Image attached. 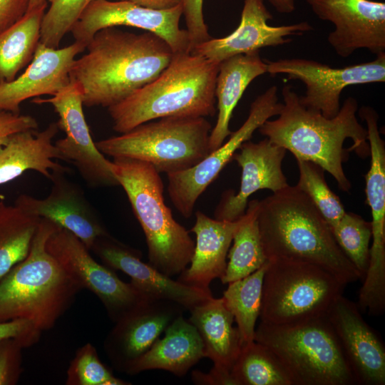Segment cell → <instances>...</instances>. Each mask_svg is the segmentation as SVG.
Wrapping results in <instances>:
<instances>
[{
  "label": "cell",
  "instance_id": "277c9868",
  "mask_svg": "<svg viewBox=\"0 0 385 385\" xmlns=\"http://www.w3.org/2000/svg\"><path fill=\"white\" fill-rule=\"evenodd\" d=\"M219 64L191 52L174 54L157 78L108 108L113 130L124 133L168 116L214 115Z\"/></svg>",
  "mask_w": 385,
  "mask_h": 385
},
{
  "label": "cell",
  "instance_id": "5bb4252c",
  "mask_svg": "<svg viewBox=\"0 0 385 385\" xmlns=\"http://www.w3.org/2000/svg\"><path fill=\"white\" fill-rule=\"evenodd\" d=\"M182 15V4L171 9L156 10L128 1L94 0L82 13L71 32L75 41L86 46L101 29L117 26L135 27L161 38L175 54L190 52L188 31L179 26Z\"/></svg>",
  "mask_w": 385,
  "mask_h": 385
},
{
  "label": "cell",
  "instance_id": "ac0fdd59",
  "mask_svg": "<svg viewBox=\"0 0 385 385\" xmlns=\"http://www.w3.org/2000/svg\"><path fill=\"white\" fill-rule=\"evenodd\" d=\"M184 310L170 301L148 299L116 321L103 343L115 369L125 373Z\"/></svg>",
  "mask_w": 385,
  "mask_h": 385
},
{
  "label": "cell",
  "instance_id": "4fadbf2b",
  "mask_svg": "<svg viewBox=\"0 0 385 385\" xmlns=\"http://www.w3.org/2000/svg\"><path fill=\"white\" fill-rule=\"evenodd\" d=\"M36 104L51 105L58 115L57 124L66 136L55 145L63 160L73 164L86 185L92 188L120 186L112 163L106 158L93 140L83 111V91L71 81L48 98H34Z\"/></svg>",
  "mask_w": 385,
  "mask_h": 385
},
{
  "label": "cell",
  "instance_id": "ee69618b",
  "mask_svg": "<svg viewBox=\"0 0 385 385\" xmlns=\"http://www.w3.org/2000/svg\"><path fill=\"white\" fill-rule=\"evenodd\" d=\"M270 4L281 14H290L295 9V0H268Z\"/></svg>",
  "mask_w": 385,
  "mask_h": 385
},
{
  "label": "cell",
  "instance_id": "1f68e13d",
  "mask_svg": "<svg viewBox=\"0 0 385 385\" xmlns=\"http://www.w3.org/2000/svg\"><path fill=\"white\" fill-rule=\"evenodd\" d=\"M231 374L235 385H294L291 374L277 355L255 341L242 346Z\"/></svg>",
  "mask_w": 385,
  "mask_h": 385
},
{
  "label": "cell",
  "instance_id": "484cf974",
  "mask_svg": "<svg viewBox=\"0 0 385 385\" xmlns=\"http://www.w3.org/2000/svg\"><path fill=\"white\" fill-rule=\"evenodd\" d=\"M265 73L267 63L259 51L236 55L220 63L215 84L218 114L210 135V152L230 136L229 125L235 108L251 82Z\"/></svg>",
  "mask_w": 385,
  "mask_h": 385
},
{
  "label": "cell",
  "instance_id": "8fae6325",
  "mask_svg": "<svg viewBox=\"0 0 385 385\" xmlns=\"http://www.w3.org/2000/svg\"><path fill=\"white\" fill-rule=\"evenodd\" d=\"M47 251L82 289L93 293L115 322L143 301L151 299L130 282L122 281L112 269L96 262L73 233L58 225L46 242Z\"/></svg>",
  "mask_w": 385,
  "mask_h": 385
},
{
  "label": "cell",
  "instance_id": "7402d4cb",
  "mask_svg": "<svg viewBox=\"0 0 385 385\" xmlns=\"http://www.w3.org/2000/svg\"><path fill=\"white\" fill-rule=\"evenodd\" d=\"M86 48L77 41L61 48L39 42L26 69L11 81L0 84V111L20 114V106L24 101L54 95L69 83L76 56Z\"/></svg>",
  "mask_w": 385,
  "mask_h": 385
},
{
  "label": "cell",
  "instance_id": "7a4b0ae2",
  "mask_svg": "<svg viewBox=\"0 0 385 385\" xmlns=\"http://www.w3.org/2000/svg\"><path fill=\"white\" fill-rule=\"evenodd\" d=\"M283 106L274 120H266L260 133L273 143L290 151L296 159L313 162L328 172L340 190L349 192L351 185L343 163L350 150L361 157L369 155L366 128L358 121V102L347 98L332 118L304 106L292 86L282 89Z\"/></svg>",
  "mask_w": 385,
  "mask_h": 385
},
{
  "label": "cell",
  "instance_id": "4316f807",
  "mask_svg": "<svg viewBox=\"0 0 385 385\" xmlns=\"http://www.w3.org/2000/svg\"><path fill=\"white\" fill-rule=\"evenodd\" d=\"M188 321L199 333L205 354L214 364L213 367L231 372L242 343L234 317L225 304L222 297L214 298L190 310Z\"/></svg>",
  "mask_w": 385,
  "mask_h": 385
},
{
  "label": "cell",
  "instance_id": "7c38bea8",
  "mask_svg": "<svg viewBox=\"0 0 385 385\" xmlns=\"http://www.w3.org/2000/svg\"><path fill=\"white\" fill-rule=\"evenodd\" d=\"M277 88L272 86L252 103L243 124L219 148L210 152L194 167L168 175V192L174 207L184 217H191L195 203L207 188L232 160L241 145L266 120L278 115L282 108Z\"/></svg>",
  "mask_w": 385,
  "mask_h": 385
},
{
  "label": "cell",
  "instance_id": "52a82bcc",
  "mask_svg": "<svg viewBox=\"0 0 385 385\" xmlns=\"http://www.w3.org/2000/svg\"><path fill=\"white\" fill-rule=\"evenodd\" d=\"M255 341L271 349L294 385H351L356 379L326 315L292 326L260 322Z\"/></svg>",
  "mask_w": 385,
  "mask_h": 385
},
{
  "label": "cell",
  "instance_id": "f6af8a7d",
  "mask_svg": "<svg viewBox=\"0 0 385 385\" xmlns=\"http://www.w3.org/2000/svg\"><path fill=\"white\" fill-rule=\"evenodd\" d=\"M44 4H47V0H30L28 11Z\"/></svg>",
  "mask_w": 385,
  "mask_h": 385
},
{
  "label": "cell",
  "instance_id": "60d3db41",
  "mask_svg": "<svg viewBox=\"0 0 385 385\" xmlns=\"http://www.w3.org/2000/svg\"><path fill=\"white\" fill-rule=\"evenodd\" d=\"M30 0H0V33L19 21L28 11Z\"/></svg>",
  "mask_w": 385,
  "mask_h": 385
},
{
  "label": "cell",
  "instance_id": "f546056e",
  "mask_svg": "<svg viewBox=\"0 0 385 385\" xmlns=\"http://www.w3.org/2000/svg\"><path fill=\"white\" fill-rule=\"evenodd\" d=\"M41 219L0 200V280L28 255Z\"/></svg>",
  "mask_w": 385,
  "mask_h": 385
},
{
  "label": "cell",
  "instance_id": "9a60e30c",
  "mask_svg": "<svg viewBox=\"0 0 385 385\" xmlns=\"http://www.w3.org/2000/svg\"><path fill=\"white\" fill-rule=\"evenodd\" d=\"M321 20L332 23L327 36L335 53L346 58L366 48L385 52V3L372 0H306Z\"/></svg>",
  "mask_w": 385,
  "mask_h": 385
},
{
  "label": "cell",
  "instance_id": "b9f144b4",
  "mask_svg": "<svg viewBox=\"0 0 385 385\" xmlns=\"http://www.w3.org/2000/svg\"><path fill=\"white\" fill-rule=\"evenodd\" d=\"M192 380L197 384L235 385L231 372L220 371L214 367L207 374L193 371Z\"/></svg>",
  "mask_w": 385,
  "mask_h": 385
},
{
  "label": "cell",
  "instance_id": "d6a6232c",
  "mask_svg": "<svg viewBox=\"0 0 385 385\" xmlns=\"http://www.w3.org/2000/svg\"><path fill=\"white\" fill-rule=\"evenodd\" d=\"M330 228L342 251L364 278L369 261L371 222L357 214L346 212Z\"/></svg>",
  "mask_w": 385,
  "mask_h": 385
},
{
  "label": "cell",
  "instance_id": "8d00e7d4",
  "mask_svg": "<svg viewBox=\"0 0 385 385\" xmlns=\"http://www.w3.org/2000/svg\"><path fill=\"white\" fill-rule=\"evenodd\" d=\"M27 348L14 338L0 339V385L16 384L23 371L22 351Z\"/></svg>",
  "mask_w": 385,
  "mask_h": 385
},
{
  "label": "cell",
  "instance_id": "ffe728a7",
  "mask_svg": "<svg viewBox=\"0 0 385 385\" xmlns=\"http://www.w3.org/2000/svg\"><path fill=\"white\" fill-rule=\"evenodd\" d=\"M326 317L334 329L357 384H385V348L363 319L358 305L338 297Z\"/></svg>",
  "mask_w": 385,
  "mask_h": 385
},
{
  "label": "cell",
  "instance_id": "cb8c5ba5",
  "mask_svg": "<svg viewBox=\"0 0 385 385\" xmlns=\"http://www.w3.org/2000/svg\"><path fill=\"white\" fill-rule=\"evenodd\" d=\"M204 346L196 328L183 315L175 319L153 345L132 363L125 373L135 375L160 369L183 377L201 359Z\"/></svg>",
  "mask_w": 385,
  "mask_h": 385
},
{
  "label": "cell",
  "instance_id": "3957f363",
  "mask_svg": "<svg viewBox=\"0 0 385 385\" xmlns=\"http://www.w3.org/2000/svg\"><path fill=\"white\" fill-rule=\"evenodd\" d=\"M257 219L268 260L285 258L313 264L346 285L362 279L317 207L296 186L289 185L259 200Z\"/></svg>",
  "mask_w": 385,
  "mask_h": 385
},
{
  "label": "cell",
  "instance_id": "44dd1931",
  "mask_svg": "<svg viewBox=\"0 0 385 385\" xmlns=\"http://www.w3.org/2000/svg\"><path fill=\"white\" fill-rule=\"evenodd\" d=\"M272 19V15L263 0H245L240 23L235 31L225 37L210 38L194 47L190 52L220 63L236 55L287 43L292 41L288 36L302 35L313 29L307 21L270 26L267 21Z\"/></svg>",
  "mask_w": 385,
  "mask_h": 385
},
{
  "label": "cell",
  "instance_id": "7bdbcfd3",
  "mask_svg": "<svg viewBox=\"0 0 385 385\" xmlns=\"http://www.w3.org/2000/svg\"><path fill=\"white\" fill-rule=\"evenodd\" d=\"M128 1L139 6L156 9L163 10L171 9L182 4V0H120Z\"/></svg>",
  "mask_w": 385,
  "mask_h": 385
},
{
  "label": "cell",
  "instance_id": "ab89813d",
  "mask_svg": "<svg viewBox=\"0 0 385 385\" xmlns=\"http://www.w3.org/2000/svg\"><path fill=\"white\" fill-rule=\"evenodd\" d=\"M41 334V332L27 320L0 322V339L14 338L22 342L27 348L36 344Z\"/></svg>",
  "mask_w": 385,
  "mask_h": 385
},
{
  "label": "cell",
  "instance_id": "f1b7e54d",
  "mask_svg": "<svg viewBox=\"0 0 385 385\" xmlns=\"http://www.w3.org/2000/svg\"><path fill=\"white\" fill-rule=\"evenodd\" d=\"M258 200L248 202L240 225L236 230L229 249L226 269L220 279L222 284L242 279L253 273L268 259L265 255L257 219Z\"/></svg>",
  "mask_w": 385,
  "mask_h": 385
},
{
  "label": "cell",
  "instance_id": "74e56055",
  "mask_svg": "<svg viewBox=\"0 0 385 385\" xmlns=\"http://www.w3.org/2000/svg\"><path fill=\"white\" fill-rule=\"evenodd\" d=\"M202 2L203 0H182L183 14L190 39V52L211 38L204 21Z\"/></svg>",
  "mask_w": 385,
  "mask_h": 385
},
{
  "label": "cell",
  "instance_id": "6da1fadb",
  "mask_svg": "<svg viewBox=\"0 0 385 385\" xmlns=\"http://www.w3.org/2000/svg\"><path fill=\"white\" fill-rule=\"evenodd\" d=\"M88 52L73 61L71 81L83 91V105L108 108L157 78L174 53L157 35L108 27L88 42Z\"/></svg>",
  "mask_w": 385,
  "mask_h": 385
},
{
  "label": "cell",
  "instance_id": "d6986e66",
  "mask_svg": "<svg viewBox=\"0 0 385 385\" xmlns=\"http://www.w3.org/2000/svg\"><path fill=\"white\" fill-rule=\"evenodd\" d=\"M286 150L271 142L267 138L254 143H243L232 158L242 169L238 192H225L215 210V218L236 221L245 213L248 198L257 190L267 189L273 193L289 185L282 164Z\"/></svg>",
  "mask_w": 385,
  "mask_h": 385
},
{
  "label": "cell",
  "instance_id": "9c48e42d",
  "mask_svg": "<svg viewBox=\"0 0 385 385\" xmlns=\"http://www.w3.org/2000/svg\"><path fill=\"white\" fill-rule=\"evenodd\" d=\"M346 284L327 270L285 258L268 260L260 314L261 322L292 326L326 315Z\"/></svg>",
  "mask_w": 385,
  "mask_h": 385
},
{
  "label": "cell",
  "instance_id": "83f0119b",
  "mask_svg": "<svg viewBox=\"0 0 385 385\" xmlns=\"http://www.w3.org/2000/svg\"><path fill=\"white\" fill-rule=\"evenodd\" d=\"M47 5L27 11L19 21L0 33V84L14 80L33 59L40 42Z\"/></svg>",
  "mask_w": 385,
  "mask_h": 385
},
{
  "label": "cell",
  "instance_id": "2e32d148",
  "mask_svg": "<svg viewBox=\"0 0 385 385\" xmlns=\"http://www.w3.org/2000/svg\"><path fill=\"white\" fill-rule=\"evenodd\" d=\"M69 171L67 168L51 172V188L46 197L21 194L14 204L71 232L91 251L97 238L109 233L83 190L65 175Z\"/></svg>",
  "mask_w": 385,
  "mask_h": 385
},
{
  "label": "cell",
  "instance_id": "e0dca14e",
  "mask_svg": "<svg viewBox=\"0 0 385 385\" xmlns=\"http://www.w3.org/2000/svg\"><path fill=\"white\" fill-rule=\"evenodd\" d=\"M91 251L112 270H118L130 277V283L146 297L170 301L190 310L212 297L210 289L189 286L174 280L149 263L141 260V253L110 234L99 237Z\"/></svg>",
  "mask_w": 385,
  "mask_h": 385
},
{
  "label": "cell",
  "instance_id": "e575fe53",
  "mask_svg": "<svg viewBox=\"0 0 385 385\" xmlns=\"http://www.w3.org/2000/svg\"><path fill=\"white\" fill-rule=\"evenodd\" d=\"M93 1L47 0L49 7L42 20L40 42L51 48H58L64 36Z\"/></svg>",
  "mask_w": 385,
  "mask_h": 385
},
{
  "label": "cell",
  "instance_id": "d4e9b609",
  "mask_svg": "<svg viewBox=\"0 0 385 385\" xmlns=\"http://www.w3.org/2000/svg\"><path fill=\"white\" fill-rule=\"evenodd\" d=\"M59 130L56 123L44 130H27L12 135L0 145V185L10 182L28 170H34L50 180L51 172L68 168L55 162L63 160L53 139Z\"/></svg>",
  "mask_w": 385,
  "mask_h": 385
},
{
  "label": "cell",
  "instance_id": "8992f818",
  "mask_svg": "<svg viewBox=\"0 0 385 385\" xmlns=\"http://www.w3.org/2000/svg\"><path fill=\"white\" fill-rule=\"evenodd\" d=\"M111 163L145 235L148 263L168 277L180 274L190 262L195 242L165 205L160 173L138 160L118 158Z\"/></svg>",
  "mask_w": 385,
  "mask_h": 385
},
{
  "label": "cell",
  "instance_id": "ba28073f",
  "mask_svg": "<svg viewBox=\"0 0 385 385\" xmlns=\"http://www.w3.org/2000/svg\"><path fill=\"white\" fill-rule=\"evenodd\" d=\"M212 128L205 117L168 116L95 144L103 155L146 162L169 175L194 167L210 153Z\"/></svg>",
  "mask_w": 385,
  "mask_h": 385
},
{
  "label": "cell",
  "instance_id": "f35d334b",
  "mask_svg": "<svg viewBox=\"0 0 385 385\" xmlns=\"http://www.w3.org/2000/svg\"><path fill=\"white\" fill-rule=\"evenodd\" d=\"M38 127V122L31 115L0 111V145L16 133L36 130Z\"/></svg>",
  "mask_w": 385,
  "mask_h": 385
},
{
  "label": "cell",
  "instance_id": "603a6c76",
  "mask_svg": "<svg viewBox=\"0 0 385 385\" xmlns=\"http://www.w3.org/2000/svg\"><path fill=\"white\" fill-rule=\"evenodd\" d=\"M242 220V217L236 221L220 220L196 211L195 222L190 230L195 235L193 254L178 280L189 286L210 289L213 279H220L226 269L230 245Z\"/></svg>",
  "mask_w": 385,
  "mask_h": 385
},
{
  "label": "cell",
  "instance_id": "4dcf8cb0",
  "mask_svg": "<svg viewBox=\"0 0 385 385\" xmlns=\"http://www.w3.org/2000/svg\"><path fill=\"white\" fill-rule=\"evenodd\" d=\"M268 261L250 275L228 283L222 297L234 317L242 346L255 341L256 322L260 317L262 285Z\"/></svg>",
  "mask_w": 385,
  "mask_h": 385
},
{
  "label": "cell",
  "instance_id": "836d02e7",
  "mask_svg": "<svg viewBox=\"0 0 385 385\" xmlns=\"http://www.w3.org/2000/svg\"><path fill=\"white\" fill-rule=\"evenodd\" d=\"M296 160L299 177L295 186L310 198L329 226L333 225L346 211L339 197L327 185L325 170L313 162Z\"/></svg>",
  "mask_w": 385,
  "mask_h": 385
},
{
  "label": "cell",
  "instance_id": "30bf717a",
  "mask_svg": "<svg viewBox=\"0 0 385 385\" xmlns=\"http://www.w3.org/2000/svg\"><path fill=\"white\" fill-rule=\"evenodd\" d=\"M376 56L371 61L342 68L299 58L265 61L270 76L286 74L287 80H298L305 85V93L299 96L304 106L332 118L339 111L340 96L346 87L385 81V52Z\"/></svg>",
  "mask_w": 385,
  "mask_h": 385
},
{
  "label": "cell",
  "instance_id": "d590c367",
  "mask_svg": "<svg viewBox=\"0 0 385 385\" xmlns=\"http://www.w3.org/2000/svg\"><path fill=\"white\" fill-rule=\"evenodd\" d=\"M66 385H129L115 376L102 363L96 348L89 342L79 347L66 372Z\"/></svg>",
  "mask_w": 385,
  "mask_h": 385
},
{
  "label": "cell",
  "instance_id": "5b68a950",
  "mask_svg": "<svg viewBox=\"0 0 385 385\" xmlns=\"http://www.w3.org/2000/svg\"><path fill=\"white\" fill-rule=\"evenodd\" d=\"M56 225L41 218L28 255L0 280V322L27 320L42 333L56 325L83 289L46 248Z\"/></svg>",
  "mask_w": 385,
  "mask_h": 385
}]
</instances>
